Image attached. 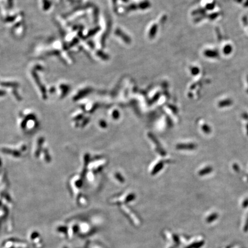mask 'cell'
Here are the masks:
<instances>
[{
	"mask_svg": "<svg viewBox=\"0 0 248 248\" xmlns=\"http://www.w3.org/2000/svg\"><path fill=\"white\" fill-rule=\"evenodd\" d=\"M231 104H232V101L231 100H230V99H226V100H224V101L221 102L219 103V106L223 107V106H229V105H230Z\"/></svg>",
	"mask_w": 248,
	"mask_h": 248,
	"instance_id": "7a4b0ae2",
	"label": "cell"
},
{
	"mask_svg": "<svg viewBox=\"0 0 248 248\" xmlns=\"http://www.w3.org/2000/svg\"><path fill=\"white\" fill-rule=\"evenodd\" d=\"M232 51H233V48H232L231 46L229 45V44L225 46V47L223 48V52L224 54H225L226 55L230 54L232 52Z\"/></svg>",
	"mask_w": 248,
	"mask_h": 248,
	"instance_id": "6da1fadb",
	"label": "cell"
}]
</instances>
